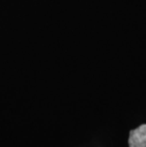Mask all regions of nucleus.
<instances>
[{"instance_id": "obj_1", "label": "nucleus", "mask_w": 146, "mask_h": 147, "mask_svg": "<svg viewBox=\"0 0 146 147\" xmlns=\"http://www.w3.org/2000/svg\"><path fill=\"white\" fill-rule=\"evenodd\" d=\"M129 147H146V124L130 131Z\"/></svg>"}]
</instances>
